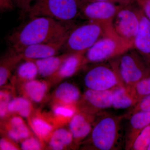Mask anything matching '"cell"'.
Wrapping results in <instances>:
<instances>
[{
  "mask_svg": "<svg viewBox=\"0 0 150 150\" xmlns=\"http://www.w3.org/2000/svg\"><path fill=\"white\" fill-rule=\"evenodd\" d=\"M73 27L72 23L48 17H33L10 34L7 42L9 49L16 52L30 45L62 40Z\"/></svg>",
  "mask_w": 150,
  "mask_h": 150,
  "instance_id": "1",
  "label": "cell"
},
{
  "mask_svg": "<svg viewBox=\"0 0 150 150\" xmlns=\"http://www.w3.org/2000/svg\"><path fill=\"white\" fill-rule=\"evenodd\" d=\"M96 118L91 134L92 148L97 150H117L121 148V123L127 115L100 112Z\"/></svg>",
  "mask_w": 150,
  "mask_h": 150,
  "instance_id": "2",
  "label": "cell"
},
{
  "mask_svg": "<svg viewBox=\"0 0 150 150\" xmlns=\"http://www.w3.org/2000/svg\"><path fill=\"white\" fill-rule=\"evenodd\" d=\"M109 26L90 21L73 27L70 30L62 51L65 53H85L95 43L107 34Z\"/></svg>",
  "mask_w": 150,
  "mask_h": 150,
  "instance_id": "3",
  "label": "cell"
},
{
  "mask_svg": "<svg viewBox=\"0 0 150 150\" xmlns=\"http://www.w3.org/2000/svg\"><path fill=\"white\" fill-rule=\"evenodd\" d=\"M112 62L124 86L133 88L150 71V66L135 48L126 50Z\"/></svg>",
  "mask_w": 150,
  "mask_h": 150,
  "instance_id": "4",
  "label": "cell"
},
{
  "mask_svg": "<svg viewBox=\"0 0 150 150\" xmlns=\"http://www.w3.org/2000/svg\"><path fill=\"white\" fill-rule=\"evenodd\" d=\"M81 6L78 0H37L31 6L29 18L45 16L72 23L81 15Z\"/></svg>",
  "mask_w": 150,
  "mask_h": 150,
  "instance_id": "5",
  "label": "cell"
},
{
  "mask_svg": "<svg viewBox=\"0 0 150 150\" xmlns=\"http://www.w3.org/2000/svg\"><path fill=\"white\" fill-rule=\"evenodd\" d=\"M142 8L135 10L131 8L119 9L110 24L112 31L119 39L130 46L139 28Z\"/></svg>",
  "mask_w": 150,
  "mask_h": 150,
  "instance_id": "6",
  "label": "cell"
},
{
  "mask_svg": "<svg viewBox=\"0 0 150 150\" xmlns=\"http://www.w3.org/2000/svg\"><path fill=\"white\" fill-rule=\"evenodd\" d=\"M130 48L112 30L98 40L84 54L86 64L99 63L115 58Z\"/></svg>",
  "mask_w": 150,
  "mask_h": 150,
  "instance_id": "7",
  "label": "cell"
},
{
  "mask_svg": "<svg viewBox=\"0 0 150 150\" xmlns=\"http://www.w3.org/2000/svg\"><path fill=\"white\" fill-rule=\"evenodd\" d=\"M85 84L88 89L96 91L112 90L124 85L113 64L99 63L86 73Z\"/></svg>",
  "mask_w": 150,
  "mask_h": 150,
  "instance_id": "8",
  "label": "cell"
},
{
  "mask_svg": "<svg viewBox=\"0 0 150 150\" xmlns=\"http://www.w3.org/2000/svg\"><path fill=\"white\" fill-rule=\"evenodd\" d=\"M119 9L111 1H94L82 6L81 15L89 21L110 26L111 21Z\"/></svg>",
  "mask_w": 150,
  "mask_h": 150,
  "instance_id": "9",
  "label": "cell"
},
{
  "mask_svg": "<svg viewBox=\"0 0 150 150\" xmlns=\"http://www.w3.org/2000/svg\"><path fill=\"white\" fill-rule=\"evenodd\" d=\"M112 89L105 91L87 90L79 100L80 110L96 115L106 108L112 107Z\"/></svg>",
  "mask_w": 150,
  "mask_h": 150,
  "instance_id": "10",
  "label": "cell"
},
{
  "mask_svg": "<svg viewBox=\"0 0 150 150\" xmlns=\"http://www.w3.org/2000/svg\"><path fill=\"white\" fill-rule=\"evenodd\" d=\"M67 36L56 42L27 46L16 53L25 60H37L56 56L63 50Z\"/></svg>",
  "mask_w": 150,
  "mask_h": 150,
  "instance_id": "11",
  "label": "cell"
},
{
  "mask_svg": "<svg viewBox=\"0 0 150 150\" xmlns=\"http://www.w3.org/2000/svg\"><path fill=\"white\" fill-rule=\"evenodd\" d=\"M95 115L80 111L72 117L69 123L70 131L76 143L82 141L91 133L96 118Z\"/></svg>",
  "mask_w": 150,
  "mask_h": 150,
  "instance_id": "12",
  "label": "cell"
},
{
  "mask_svg": "<svg viewBox=\"0 0 150 150\" xmlns=\"http://www.w3.org/2000/svg\"><path fill=\"white\" fill-rule=\"evenodd\" d=\"M135 49L150 66V21L142 11L139 28L134 38Z\"/></svg>",
  "mask_w": 150,
  "mask_h": 150,
  "instance_id": "13",
  "label": "cell"
},
{
  "mask_svg": "<svg viewBox=\"0 0 150 150\" xmlns=\"http://www.w3.org/2000/svg\"><path fill=\"white\" fill-rule=\"evenodd\" d=\"M125 149L130 150L134 140L144 128L150 124V112L137 111L130 113Z\"/></svg>",
  "mask_w": 150,
  "mask_h": 150,
  "instance_id": "14",
  "label": "cell"
},
{
  "mask_svg": "<svg viewBox=\"0 0 150 150\" xmlns=\"http://www.w3.org/2000/svg\"><path fill=\"white\" fill-rule=\"evenodd\" d=\"M137 103L132 88L121 85L112 89V107L115 109L130 108Z\"/></svg>",
  "mask_w": 150,
  "mask_h": 150,
  "instance_id": "15",
  "label": "cell"
},
{
  "mask_svg": "<svg viewBox=\"0 0 150 150\" xmlns=\"http://www.w3.org/2000/svg\"><path fill=\"white\" fill-rule=\"evenodd\" d=\"M71 53H65L45 59L32 60L37 65L38 75L43 77L51 76L59 70L63 62Z\"/></svg>",
  "mask_w": 150,
  "mask_h": 150,
  "instance_id": "16",
  "label": "cell"
},
{
  "mask_svg": "<svg viewBox=\"0 0 150 150\" xmlns=\"http://www.w3.org/2000/svg\"><path fill=\"white\" fill-rule=\"evenodd\" d=\"M84 53L70 54L54 75L61 79H64L75 74L82 65L86 64L84 56Z\"/></svg>",
  "mask_w": 150,
  "mask_h": 150,
  "instance_id": "17",
  "label": "cell"
},
{
  "mask_svg": "<svg viewBox=\"0 0 150 150\" xmlns=\"http://www.w3.org/2000/svg\"><path fill=\"white\" fill-rule=\"evenodd\" d=\"M55 97L63 104L72 105L79 102L81 98L79 90L73 84L68 82L61 83L56 89Z\"/></svg>",
  "mask_w": 150,
  "mask_h": 150,
  "instance_id": "18",
  "label": "cell"
},
{
  "mask_svg": "<svg viewBox=\"0 0 150 150\" xmlns=\"http://www.w3.org/2000/svg\"><path fill=\"white\" fill-rule=\"evenodd\" d=\"M7 134L12 140L19 142L30 137V131L20 117L15 116L9 122Z\"/></svg>",
  "mask_w": 150,
  "mask_h": 150,
  "instance_id": "19",
  "label": "cell"
},
{
  "mask_svg": "<svg viewBox=\"0 0 150 150\" xmlns=\"http://www.w3.org/2000/svg\"><path fill=\"white\" fill-rule=\"evenodd\" d=\"M24 90L28 96L32 101L39 103L42 101L46 95L47 85L43 81L32 80L25 83Z\"/></svg>",
  "mask_w": 150,
  "mask_h": 150,
  "instance_id": "20",
  "label": "cell"
},
{
  "mask_svg": "<svg viewBox=\"0 0 150 150\" xmlns=\"http://www.w3.org/2000/svg\"><path fill=\"white\" fill-rule=\"evenodd\" d=\"M73 139L71 131L61 128L52 133L49 141V146L53 150H62L71 144Z\"/></svg>",
  "mask_w": 150,
  "mask_h": 150,
  "instance_id": "21",
  "label": "cell"
},
{
  "mask_svg": "<svg viewBox=\"0 0 150 150\" xmlns=\"http://www.w3.org/2000/svg\"><path fill=\"white\" fill-rule=\"evenodd\" d=\"M32 105L28 100L23 97L13 98L9 103L8 112L15 113L21 117L27 118L32 112Z\"/></svg>",
  "mask_w": 150,
  "mask_h": 150,
  "instance_id": "22",
  "label": "cell"
},
{
  "mask_svg": "<svg viewBox=\"0 0 150 150\" xmlns=\"http://www.w3.org/2000/svg\"><path fill=\"white\" fill-rule=\"evenodd\" d=\"M18 68L17 74L20 79L25 81L34 80L38 75L37 65L32 60H25Z\"/></svg>",
  "mask_w": 150,
  "mask_h": 150,
  "instance_id": "23",
  "label": "cell"
},
{
  "mask_svg": "<svg viewBox=\"0 0 150 150\" xmlns=\"http://www.w3.org/2000/svg\"><path fill=\"white\" fill-rule=\"evenodd\" d=\"M30 126L35 135L41 139H46L51 134L53 127L43 118L35 117L30 121Z\"/></svg>",
  "mask_w": 150,
  "mask_h": 150,
  "instance_id": "24",
  "label": "cell"
},
{
  "mask_svg": "<svg viewBox=\"0 0 150 150\" xmlns=\"http://www.w3.org/2000/svg\"><path fill=\"white\" fill-rule=\"evenodd\" d=\"M150 144V124L144 128L134 140L131 150H147Z\"/></svg>",
  "mask_w": 150,
  "mask_h": 150,
  "instance_id": "25",
  "label": "cell"
},
{
  "mask_svg": "<svg viewBox=\"0 0 150 150\" xmlns=\"http://www.w3.org/2000/svg\"><path fill=\"white\" fill-rule=\"evenodd\" d=\"M137 103L144 97L150 94V71L147 75L132 88Z\"/></svg>",
  "mask_w": 150,
  "mask_h": 150,
  "instance_id": "26",
  "label": "cell"
},
{
  "mask_svg": "<svg viewBox=\"0 0 150 150\" xmlns=\"http://www.w3.org/2000/svg\"><path fill=\"white\" fill-rule=\"evenodd\" d=\"M22 149L38 150L42 149V145L39 140L34 137H28L25 139L21 144Z\"/></svg>",
  "mask_w": 150,
  "mask_h": 150,
  "instance_id": "27",
  "label": "cell"
},
{
  "mask_svg": "<svg viewBox=\"0 0 150 150\" xmlns=\"http://www.w3.org/2000/svg\"><path fill=\"white\" fill-rule=\"evenodd\" d=\"M54 111L56 116L67 118H72L75 114V110L69 106V105L56 106L54 108Z\"/></svg>",
  "mask_w": 150,
  "mask_h": 150,
  "instance_id": "28",
  "label": "cell"
},
{
  "mask_svg": "<svg viewBox=\"0 0 150 150\" xmlns=\"http://www.w3.org/2000/svg\"><path fill=\"white\" fill-rule=\"evenodd\" d=\"M16 7L19 10L20 16L21 18L28 15L30 10L31 8V3L33 1L37 0H13Z\"/></svg>",
  "mask_w": 150,
  "mask_h": 150,
  "instance_id": "29",
  "label": "cell"
},
{
  "mask_svg": "<svg viewBox=\"0 0 150 150\" xmlns=\"http://www.w3.org/2000/svg\"><path fill=\"white\" fill-rule=\"evenodd\" d=\"M133 108L130 113L139 111L150 112V94L140 100Z\"/></svg>",
  "mask_w": 150,
  "mask_h": 150,
  "instance_id": "30",
  "label": "cell"
},
{
  "mask_svg": "<svg viewBox=\"0 0 150 150\" xmlns=\"http://www.w3.org/2000/svg\"><path fill=\"white\" fill-rule=\"evenodd\" d=\"M1 104H0V115L3 118L6 115L8 110V106L9 103L10 97L8 93L5 91L1 92Z\"/></svg>",
  "mask_w": 150,
  "mask_h": 150,
  "instance_id": "31",
  "label": "cell"
},
{
  "mask_svg": "<svg viewBox=\"0 0 150 150\" xmlns=\"http://www.w3.org/2000/svg\"><path fill=\"white\" fill-rule=\"evenodd\" d=\"M16 7L13 0H0L1 13L13 10Z\"/></svg>",
  "mask_w": 150,
  "mask_h": 150,
  "instance_id": "32",
  "label": "cell"
},
{
  "mask_svg": "<svg viewBox=\"0 0 150 150\" xmlns=\"http://www.w3.org/2000/svg\"><path fill=\"white\" fill-rule=\"evenodd\" d=\"M0 149L2 150H18V148L11 142L5 139H1L0 141Z\"/></svg>",
  "mask_w": 150,
  "mask_h": 150,
  "instance_id": "33",
  "label": "cell"
},
{
  "mask_svg": "<svg viewBox=\"0 0 150 150\" xmlns=\"http://www.w3.org/2000/svg\"><path fill=\"white\" fill-rule=\"evenodd\" d=\"M141 8L150 21V0H139Z\"/></svg>",
  "mask_w": 150,
  "mask_h": 150,
  "instance_id": "34",
  "label": "cell"
},
{
  "mask_svg": "<svg viewBox=\"0 0 150 150\" xmlns=\"http://www.w3.org/2000/svg\"><path fill=\"white\" fill-rule=\"evenodd\" d=\"M111 0H91V1H111Z\"/></svg>",
  "mask_w": 150,
  "mask_h": 150,
  "instance_id": "35",
  "label": "cell"
},
{
  "mask_svg": "<svg viewBox=\"0 0 150 150\" xmlns=\"http://www.w3.org/2000/svg\"><path fill=\"white\" fill-rule=\"evenodd\" d=\"M147 150H150V144L149 145V147H148Z\"/></svg>",
  "mask_w": 150,
  "mask_h": 150,
  "instance_id": "36",
  "label": "cell"
}]
</instances>
